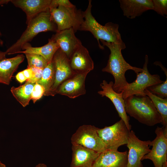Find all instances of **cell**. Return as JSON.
I'll use <instances>...</instances> for the list:
<instances>
[{
    "instance_id": "obj_1",
    "label": "cell",
    "mask_w": 167,
    "mask_h": 167,
    "mask_svg": "<svg viewBox=\"0 0 167 167\" xmlns=\"http://www.w3.org/2000/svg\"><path fill=\"white\" fill-rule=\"evenodd\" d=\"M100 41L103 46H107L110 52L107 64L102 71L109 73L113 76L114 82L113 88L116 92L120 93L128 83L125 76L126 71L132 70L137 74L142 71V69L133 66L125 60L121 52V50L126 48L124 43L120 44Z\"/></svg>"
},
{
    "instance_id": "obj_2",
    "label": "cell",
    "mask_w": 167,
    "mask_h": 167,
    "mask_svg": "<svg viewBox=\"0 0 167 167\" xmlns=\"http://www.w3.org/2000/svg\"><path fill=\"white\" fill-rule=\"evenodd\" d=\"M124 100L126 113L140 122L149 126L162 123L161 116L147 96L133 95Z\"/></svg>"
},
{
    "instance_id": "obj_3",
    "label": "cell",
    "mask_w": 167,
    "mask_h": 167,
    "mask_svg": "<svg viewBox=\"0 0 167 167\" xmlns=\"http://www.w3.org/2000/svg\"><path fill=\"white\" fill-rule=\"evenodd\" d=\"M91 0H89L88 6L86 10L83 12L84 20L79 31H89L97 40L100 49L104 47L100 44L99 40L107 42H113L122 44L124 43L118 31L119 25L109 22L104 26L99 24L93 16L91 12Z\"/></svg>"
},
{
    "instance_id": "obj_4",
    "label": "cell",
    "mask_w": 167,
    "mask_h": 167,
    "mask_svg": "<svg viewBox=\"0 0 167 167\" xmlns=\"http://www.w3.org/2000/svg\"><path fill=\"white\" fill-rule=\"evenodd\" d=\"M19 38L5 51L6 54H17L31 41L38 34L42 32H56L57 27L52 19L49 9L43 11L32 18Z\"/></svg>"
},
{
    "instance_id": "obj_5",
    "label": "cell",
    "mask_w": 167,
    "mask_h": 167,
    "mask_svg": "<svg viewBox=\"0 0 167 167\" xmlns=\"http://www.w3.org/2000/svg\"><path fill=\"white\" fill-rule=\"evenodd\" d=\"M52 19L57 27V32L72 28L75 32L79 30L84 20L83 11L75 6L66 7L58 6L49 9Z\"/></svg>"
},
{
    "instance_id": "obj_6",
    "label": "cell",
    "mask_w": 167,
    "mask_h": 167,
    "mask_svg": "<svg viewBox=\"0 0 167 167\" xmlns=\"http://www.w3.org/2000/svg\"><path fill=\"white\" fill-rule=\"evenodd\" d=\"M130 131L121 119L111 126L98 128L97 133L105 145L107 150L116 151L120 146L126 144Z\"/></svg>"
},
{
    "instance_id": "obj_7",
    "label": "cell",
    "mask_w": 167,
    "mask_h": 167,
    "mask_svg": "<svg viewBox=\"0 0 167 167\" xmlns=\"http://www.w3.org/2000/svg\"><path fill=\"white\" fill-rule=\"evenodd\" d=\"M148 57L146 55L142 71L136 74L135 80L128 83L121 92L124 99L133 95H144V92L148 88L163 82L159 75H151L149 73L148 69Z\"/></svg>"
},
{
    "instance_id": "obj_8",
    "label": "cell",
    "mask_w": 167,
    "mask_h": 167,
    "mask_svg": "<svg viewBox=\"0 0 167 167\" xmlns=\"http://www.w3.org/2000/svg\"><path fill=\"white\" fill-rule=\"evenodd\" d=\"M98 128L84 125L79 127L72 136V144H77L100 153L107 150L105 145L97 133Z\"/></svg>"
},
{
    "instance_id": "obj_9",
    "label": "cell",
    "mask_w": 167,
    "mask_h": 167,
    "mask_svg": "<svg viewBox=\"0 0 167 167\" xmlns=\"http://www.w3.org/2000/svg\"><path fill=\"white\" fill-rule=\"evenodd\" d=\"M155 132L156 136L150 144L152 148L143 157L141 161L149 159L152 161L155 167H162L167 160V127L158 126Z\"/></svg>"
},
{
    "instance_id": "obj_10",
    "label": "cell",
    "mask_w": 167,
    "mask_h": 167,
    "mask_svg": "<svg viewBox=\"0 0 167 167\" xmlns=\"http://www.w3.org/2000/svg\"><path fill=\"white\" fill-rule=\"evenodd\" d=\"M52 61L55 67V79L47 96H54L58 87L75 74L71 67L69 59L60 48L55 53Z\"/></svg>"
},
{
    "instance_id": "obj_11",
    "label": "cell",
    "mask_w": 167,
    "mask_h": 167,
    "mask_svg": "<svg viewBox=\"0 0 167 167\" xmlns=\"http://www.w3.org/2000/svg\"><path fill=\"white\" fill-rule=\"evenodd\" d=\"M151 141L139 139L133 131H130L126 144L128 152L127 167H143L141 159L150 151L149 148Z\"/></svg>"
},
{
    "instance_id": "obj_12",
    "label": "cell",
    "mask_w": 167,
    "mask_h": 167,
    "mask_svg": "<svg viewBox=\"0 0 167 167\" xmlns=\"http://www.w3.org/2000/svg\"><path fill=\"white\" fill-rule=\"evenodd\" d=\"M88 72L76 73L63 82L58 88L56 94L74 99L86 93L85 82Z\"/></svg>"
},
{
    "instance_id": "obj_13",
    "label": "cell",
    "mask_w": 167,
    "mask_h": 167,
    "mask_svg": "<svg viewBox=\"0 0 167 167\" xmlns=\"http://www.w3.org/2000/svg\"><path fill=\"white\" fill-rule=\"evenodd\" d=\"M113 83L111 81L108 83L103 80L100 84L102 90L98 92L101 96H105L109 99L113 104L120 117L125 123L126 127L130 130L131 126L130 124L129 117L125 110V100L122 97V92L118 93L115 92L113 88Z\"/></svg>"
},
{
    "instance_id": "obj_14",
    "label": "cell",
    "mask_w": 167,
    "mask_h": 167,
    "mask_svg": "<svg viewBox=\"0 0 167 167\" xmlns=\"http://www.w3.org/2000/svg\"><path fill=\"white\" fill-rule=\"evenodd\" d=\"M69 60L71 67L75 74L89 72L94 69V62L89 51L82 44L73 52Z\"/></svg>"
},
{
    "instance_id": "obj_15",
    "label": "cell",
    "mask_w": 167,
    "mask_h": 167,
    "mask_svg": "<svg viewBox=\"0 0 167 167\" xmlns=\"http://www.w3.org/2000/svg\"><path fill=\"white\" fill-rule=\"evenodd\" d=\"M72 28L56 32L51 38L58 44L59 48L69 59L75 50L81 44Z\"/></svg>"
},
{
    "instance_id": "obj_16",
    "label": "cell",
    "mask_w": 167,
    "mask_h": 167,
    "mask_svg": "<svg viewBox=\"0 0 167 167\" xmlns=\"http://www.w3.org/2000/svg\"><path fill=\"white\" fill-rule=\"evenodd\" d=\"M128 152L106 150L100 153L92 167H127Z\"/></svg>"
},
{
    "instance_id": "obj_17",
    "label": "cell",
    "mask_w": 167,
    "mask_h": 167,
    "mask_svg": "<svg viewBox=\"0 0 167 167\" xmlns=\"http://www.w3.org/2000/svg\"><path fill=\"white\" fill-rule=\"evenodd\" d=\"M51 0H11L15 6L24 11L26 15V23L40 13L49 9Z\"/></svg>"
},
{
    "instance_id": "obj_18",
    "label": "cell",
    "mask_w": 167,
    "mask_h": 167,
    "mask_svg": "<svg viewBox=\"0 0 167 167\" xmlns=\"http://www.w3.org/2000/svg\"><path fill=\"white\" fill-rule=\"evenodd\" d=\"M70 167H92L100 153L83 146L72 144Z\"/></svg>"
},
{
    "instance_id": "obj_19",
    "label": "cell",
    "mask_w": 167,
    "mask_h": 167,
    "mask_svg": "<svg viewBox=\"0 0 167 167\" xmlns=\"http://www.w3.org/2000/svg\"><path fill=\"white\" fill-rule=\"evenodd\" d=\"M120 6L123 15L133 19L149 10H153L151 0H120Z\"/></svg>"
},
{
    "instance_id": "obj_20",
    "label": "cell",
    "mask_w": 167,
    "mask_h": 167,
    "mask_svg": "<svg viewBox=\"0 0 167 167\" xmlns=\"http://www.w3.org/2000/svg\"><path fill=\"white\" fill-rule=\"evenodd\" d=\"M23 54L0 60V83L9 85L14 73L24 59Z\"/></svg>"
},
{
    "instance_id": "obj_21",
    "label": "cell",
    "mask_w": 167,
    "mask_h": 167,
    "mask_svg": "<svg viewBox=\"0 0 167 167\" xmlns=\"http://www.w3.org/2000/svg\"><path fill=\"white\" fill-rule=\"evenodd\" d=\"M59 48L57 43L52 39H49L46 45L39 47H33L29 44H26L21 51L17 54H34L43 57L49 63L51 62L56 51Z\"/></svg>"
},
{
    "instance_id": "obj_22",
    "label": "cell",
    "mask_w": 167,
    "mask_h": 167,
    "mask_svg": "<svg viewBox=\"0 0 167 167\" xmlns=\"http://www.w3.org/2000/svg\"><path fill=\"white\" fill-rule=\"evenodd\" d=\"M35 84L26 81L18 87L13 86L11 88V91L13 96L23 107L29 105Z\"/></svg>"
},
{
    "instance_id": "obj_23",
    "label": "cell",
    "mask_w": 167,
    "mask_h": 167,
    "mask_svg": "<svg viewBox=\"0 0 167 167\" xmlns=\"http://www.w3.org/2000/svg\"><path fill=\"white\" fill-rule=\"evenodd\" d=\"M54 79L55 67L52 60L43 69L41 78L36 82L44 87L45 90L44 96H47L49 91L53 85Z\"/></svg>"
},
{
    "instance_id": "obj_24",
    "label": "cell",
    "mask_w": 167,
    "mask_h": 167,
    "mask_svg": "<svg viewBox=\"0 0 167 167\" xmlns=\"http://www.w3.org/2000/svg\"><path fill=\"white\" fill-rule=\"evenodd\" d=\"M144 95L148 96L152 100L157 111L161 116L162 124L164 127H167V98H162L152 93L146 89Z\"/></svg>"
},
{
    "instance_id": "obj_25",
    "label": "cell",
    "mask_w": 167,
    "mask_h": 167,
    "mask_svg": "<svg viewBox=\"0 0 167 167\" xmlns=\"http://www.w3.org/2000/svg\"><path fill=\"white\" fill-rule=\"evenodd\" d=\"M28 65L27 68L35 67L43 69L48 62L42 56L34 54H25Z\"/></svg>"
},
{
    "instance_id": "obj_26",
    "label": "cell",
    "mask_w": 167,
    "mask_h": 167,
    "mask_svg": "<svg viewBox=\"0 0 167 167\" xmlns=\"http://www.w3.org/2000/svg\"><path fill=\"white\" fill-rule=\"evenodd\" d=\"M152 93L162 98H167V76L162 83L152 85L147 88Z\"/></svg>"
},
{
    "instance_id": "obj_27",
    "label": "cell",
    "mask_w": 167,
    "mask_h": 167,
    "mask_svg": "<svg viewBox=\"0 0 167 167\" xmlns=\"http://www.w3.org/2000/svg\"><path fill=\"white\" fill-rule=\"evenodd\" d=\"M153 10L158 14L164 16L167 15V0H153Z\"/></svg>"
},
{
    "instance_id": "obj_28",
    "label": "cell",
    "mask_w": 167,
    "mask_h": 167,
    "mask_svg": "<svg viewBox=\"0 0 167 167\" xmlns=\"http://www.w3.org/2000/svg\"><path fill=\"white\" fill-rule=\"evenodd\" d=\"M45 90L41 85L36 83L33 87L32 93L31 100L34 103L41 99L44 95Z\"/></svg>"
},
{
    "instance_id": "obj_29",
    "label": "cell",
    "mask_w": 167,
    "mask_h": 167,
    "mask_svg": "<svg viewBox=\"0 0 167 167\" xmlns=\"http://www.w3.org/2000/svg\"><path fill=\"white\" fill-rule=\"evenodd\" d=\"M32 72V77L26 81L33 83H36L39 81L41 78L43 69L35 67L30 68Z\"/></svg>"
},
{
    "instance_id": "obj_30",
    "label": "cell",
    "mask_w": 167,
    "mask_h": 167,
    "mask_svg": "<svg viewBox=\"0 0 167 167\" xmlns=\"http://www.w3.org/2000/svg\"><path fill=\"white\" fill-rule=\"evenodd\" d=\"M58 6L72 7L75 6L68 0H51L49 9L56 8Z\"/></svg>"
},
{
    "instance_id": "obj_31",
    "label": "cell",
    "mask_w": 167,
    "mask_h": 167,
    "mask_svg": "<svg viewBox=\"0 0 167 167\" xmlns=\"http://www.w3.org/2000/svg\"><path fill=\"white\" fill-rule=\"evenodd\" d=\"M15 78L16 80L20 83H22L27 80L22 71L18 72L16 75Z\"/></svg>"
},
{
    "instance_id": "obj_32",
    "label": "cell",
    "mask_w": 167,
    "mask_h": 167,
    "mask_svg": "<svg viewBox=\"0 0 167 167\" xmlns=\"http://www.w3.org/2000/svg\"><path fill=\"white\" fill-rule=\"evenodd\" d=\"M22 71L25 77L27 79V80L30 79L32 77V72L30 68H27Z\"/></svg>"
},
{
    "instance_id": "obj_33",
    "label": "cell",
    "mask_w": 167,
    "mask_h": 167,
    "mask_svg": "<svg viewBox=\"0 0 167 167\" xmlns=\"http://www.w3.org/2000/svg\"><path fill=\"white\" fill-rule=\"evenodd\" d=\"M159 63V62H155L154 63V64L156 65H159L161 68H162L163 71H164L166 75H167V69H166L164 66L161 64V63L160 62Z\"/></svg>"
},
{
    "instance_id": "obj_34",
    "label": "cell",
    "mask_w": 167,
    "mask_h": 167,
    "mask_svg": "<svg viewBox=\"0 0 167 167\" xmlns=\"http://www.w3.org/2000/svg\"><path fill=\"white\" fill-rule=\"evenodd\" d=\"M6 54L5 52H3L0 51V60L6 58Z\"/></svg>"
},
{
    "instance_id": "obj_35",
    "label": "cell",
    "mask_w": 167,
    "mask_h": 167,
    "mask_svg": "<svg viewBox=\"0 0 167 167\" xmlns=\"http://www.w3.org/2000/svg\"><path fill=\"white\" fill-rule=\"evenodd\" d=\"M35 167H47V166L43 163H40L36 166Z\"/></svg>"
},
{
    "instance_id": "obj_36",
    "label": "cell",
    "mask_w": 167,
    "mask_h": 167,
    "mask_svg": "<svg viewBox=\"0 0 167 167\" xmlns=\"http://www.w3.org/2000/svg\"><path fill=\"white\" fill-rule=\"evenodd\" d=\"M0 167H6V166L0 161Z\"/></svg>"
},
{
    "instance_id": "obj_37",
    "label": "cell",
    "mask_w": 167,
    "mask_h": 167,
    "mask_svg": "<svg viewBox=\"0 0 167 167\" xmlns=\"http://www.w3.org/2000/svg\"><path fill=\"white\" fill-rule=\"evenodd\" d=\"M162 167H167V162H165L163 164Z\"/></svg>"
}]
</instances>
